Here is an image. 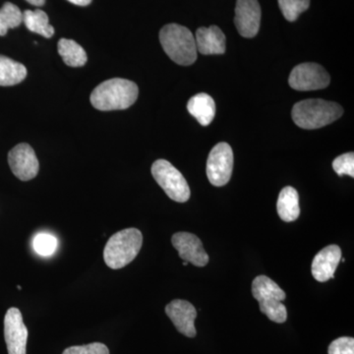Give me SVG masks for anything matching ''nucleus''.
Segmentation results:
<instances>
[{"mask_svg": "<svg viewBox=\"0 0 354 354\" xmlns=\"http://www.w3.org/2000/svg\"><path fill=\"white\" fill-rule=\"evenodd\" d=\"M138 86L132 81L113 78L95 88L91 94V102L99 111H122L130 108L138 99Z\"/></svg>", "mask_w": 354, "mask_h": 354, "instance_id": "1", "label": "nucleus"}, {"mask_svg": "<svg viewBox=\"0 0 354 354\" xmlns=\"http://www.w3.org/2000/svg\"><path fill=\"white\" fill-rule=\"evenodd\" d=\"M342 113L344 109L337 102L311 99L295 104L291 115L298 127L318 129L339 120Z\"/></svg>", "mask_w": 354, "mask_h": 354, "instance_id": "2", "label": "nucleus"}, {"mask_svg": "<svg viewBox=\"0 0 354 354\" xmlns=\"http://www.w3.org/2000/svg\"><path fill=\"white\" fill-rule=\"evenodd\" d=\"M143 244V234L134 227L114 234L104 249V259L111 269H122L138 255Z\"/></svg>", "mask_w": 354, "mask_h": 354, "instance_id": "3", "label": "nucleus"}, {"mask_svg": "<svg viewBox=\"0 0 354 354\" xmlns=\"http://www.w3.org/2000/svg\"><path fill=\"white\" fill-rule=\"evenodd\" d=\"M165 53L179 65H191L197 59L196 41L189 29L178 24L165 25L160 32Z\"/></svg>", "mask_w": 354, "mask_h": 354, "instance_id": "4", "label": "nucleus"}, {"mask_svg": "<svg viewBox=\"0 0 354 354\" xmlns=\"http://www.w3.org/2000/svg\"><path fill=\"white\" fill-rule=\"evenodd\" d=\"M252 295L259 302L260 310L272 322L283 324L288 319L286 307L281 301L286 298L278 283L266 276H258L252 283Z\"/></svg>", "mask_w": 354, "mask_h": 354, "instance_id": "5", "label": "nucleus"}, {"mask_svg": "<svg viewBox=\"0 0 354 354\" xmlns=\"http://www.w3.org/2000/svg\"><path fill=\"white\" fill-rule=\"evenodd\" d=\"M152 174L158 185L171 200L185 203L191 192L187 181L181 172L165 160H158L152 165Z\"/></svg>", "mask_w": 354, "mask_h": 354, "instance_id": "6", "label": "nucleus"}, {"mask_svg": "<svg viewBox=\"0 0 354 354\" xmlns=\"http://www.w3.org/2000/svg\"><path fill=\"white\" fill-rule=\"evenodd\" d=\"M234 169V153L227 143H218L212 149L207 160V176L216 187L225 185L230 180Z\"/></svg>", "mask_w": 354, "mask_h": 354, "instance_id": "7", "label": "nucleus"}, {"mask_svg": "<svg viewBox=\"0 0 354 354\" xmlns=\"http://www.w3.org/2000/svg\"><path fill=\"white\" fill-rule=\"evenodd\" d=\"M330 75L325 68L317 64L297 65L291 71L288 83L297 91H315L327 88L330 84Z\"/></svg>", "mask_w": 354, "mask_h": 354, "instance_id": "8", "label": "nucleus"}, {"mask_svg": "<svg viewBox=\"0 0 354 354\" xmlns=\"http://www.w3.org/2000/svg\"><path fill=\"white\" fill-rule=\"evenodd\" d=\"M4 337L8 354H27L28 330L18 308H10L4 318Z\"/></svg>", "mask_w": 354, "mask_h": 354, "instance_id": "9", "label": "nucleus"}, {"mask_svg": "<svg viewBox=\"0 0 354 354\" xmlns=\"http://www.w3.org/2000/svg\"><path fill=\"white\" fill-rule=\"evenodd\" d=\"M8 164L14 176L22 181H29L39 174V164L34 149L21 143L8 153Z\"/></svg>", "mask_w": 354, "mask_h": 354, "instance_id": "10", "label": "nucleus"}, {"mask_svg": "<svg viewBox=\"0 0 354 354\" xmlns=\"http://www.w3.org/2000/svg\"><path fill=\"white\" fill-rule=\"evenodd\" d=\"M235 26L244 38H254L261 24V7L258 0H237L235 6Z\"/></svg>", "mask_w": 354, "mask_h": 354, "instance_id": "11", "label": "nucleus"}, {"mask_svg": "<svg viewBox=\"0 0 354 354\" xmlns=\"http://www.w3.org/2000/svg\"><path fill=\"white\" fill-rule=\"evenodd\" d=\"M171 242L181 259L196 267H204L208 264L209 255L196 235L189 232H177L172 236Z\"/></svg>", "mask_w": 354, "mask_h": 354, "instance_id": "12", "label": "nucleus"}, {"mask_svg": "<svg viewBox=\"0 0 354 354\" xmlns=\"http://www.w3.org/2000/svg\"><path fill=\"white\" fill-rule=\"evenodd\" d=\"M165 313L180 334L188 337H196L194 322L197 311L190 302L181 299L172 300L165 307Z\"/></svg>", "mask_w": 354, "mask_h": 354, "instance_id": "13", "label": "nucleus"}, {"mask_svg": "<svg viewBox=\"0 0 354 354\" xmlns=\"http://www.w3.org/2000/svg\"><path fill=\"white\" fill-rule=\"evenodd\" d=\"M342 259V249L337 245H329L322 249L312 262L311 271L314 279L325 283L334 278L335 270Z\"/></svg>", "mask_w": 354, "mask_h": 354, "instance_id": "14", "label": "nucleus"}, {"mask_svg": "<svg viewBox=\"0 0 354 354\" xmlns=\"http://www.w3.org/2000/svg\"><path fill=\"white\" fill-rule=\"evenodd\" d=\"M197 51L201 55H223L225 53V36L220 28L211 26L199 28L195 37Z\"/></svg>", "mask_w": 354, "mask_h": 354, "instance_id": "15", "label": "nucleus"}, {"mask_svg": "<svg viewBox=\"0 0 354 354\" xmlns=\"http://www.w3.org/2000/svg\"><path fill=\"white\" fill-rule=\"evenodd\" d=\"M187 109L203 127H208L215 118V101L211 95L205 93H200L191 97L187 104Z\"/></svg>", "mask_w": 354, "mask_h": 354, "instance_id": "16", "label": "nucleus"}, {"mask_svg": "<svg viewBox=\"0 0 354 354\" xmlns=\"http://www.w3.org/2000/svg\"><path fill=\"white\" fill-rule=\"evenodd\" d=\"M277 209L279 218L286 223L297 220L300 215L299 196L297 191L291 186H286L279 195Z\"/></svg>", "mask_w": 354, "mask_h": 354, "instance_id": "17", "label": "nucleus"}, {"mask_svg": "<svg viewBox=\"0 0 354 354\" xmlns=\"http://www.w3.org/2000/svg\"><path fill=\"white\" fill-rule=\"evenodd\" d=\"M27 68L11 58L0 55V86L17 85L27 77Z\"/></svg>", "mask_w": 354, "mask_h": 354, "instance_id": "18", "label": "nucleus"}, {"mask_svg": "<svg viewBox=\"0 0 354 354\" xmlns=\"http://www.w3.org/2000/svg\"><path fill=\"white\" fill-rule=\"evenodd\" d=\"M57 48L64 64L68 66L81 67L87 62L88 57L85 50L73 39H60Z\"/></svg>", "mask_w": 354, "mask_h": 354, "instance_id": "19", "label": "nucleus"}, {"mask_svg": "<svg viewBox=\"0 0 354 354\" xmlns=\"http://www.w3.org/2000/svg\"><path fill=\"white\" fill-rule=\"evenodd\" d=\"M23 23L29 31L50 39L55 35V28L50 24L48 15L43 10H26L23 13Z\"/></svg>", "mask_w": 354, "mask_h": 354, "instance_id": "20", "label": "nucleus"}, {"mask_svg": "<svg viewBox=\"0 0 354 354\" xmlns=\"http://www.w3.org/2000/svg\"><path fill=\"white\" fill-rule=\"evenodd\" d=\"M23 23V13L11 2H6L0 8V36H6L9 29H14Z\"/></svg>", "mask_w": 354, "mask_h": 354, "instance_id": "21", "label": "nucleus"}, {"mask_svg": "<svg viewBox=\"0 0 354 354\" xmlns=\"http://www.w3.org/2000/svg\"><path fill=\"white\" fill-rule=\"evenodd\" d=\"M279 6L286 20L295 22L300 14L310 6V0H278Z\"/></svg>", "mask_w": 354, "mask_h": 354, "instance_id": "22", "label": "nucleus"}, {"mask_svg": "<svg viewBox=\"0 0 354 354\" xmlns=\"http://www.w3.org/2000/svg\"><path fill=\"white\" fill-rule=\"evenodd\" d=\"M57 239L53 235L39 234L32 241V248L41 256H50L57 249Z\"/></svg>", "mask_w": 354, "mask_h": 354, "instance_id": "23", "label": "nucleus"}, {"mask_svg": "<svg viewBox=\"0 0 354 354\" xmlns=\"http://www.w3.org/2000/svg\"><path fill=\"white\" fill-rule=\"evenodd\" d=\"M333 169L337 176L354 177V153H346L339 156L333 162Z\"/></svg>", "mask_w": 354, "mask_h": 354, "instance_id": "24", "label": "nucleus"}, {"mask_svg": "<svg viewBox=\"0 0 354 354\" xmlns=\"http://www.w3.org/2000/svg\"><path fill=\"white\" fill-rule=\"evenodd\" d=\"M62 354H109V349L102 342H93L85 346H70Z\"/></svg>", "mask_w": 354, "mask_h": 354, "instance_id": "25", "label": "nucleus"}, {"mask_svg": "<svg viewBox=\"0 0 354 354\" xmlns=\"http://www.w3.org/2000/svg\"><path fill=\"white\" fill-rule=\"evenodd\" d=\"M329 354H354L353 337H342L330 344Z\"/></svg>", "mask_w": 354, "mask_h": 354, "instance_id": "26", "label": "nucleus"}, {"mask_svg": "<svg viewBox=\"0 0 354 354\" xmlns=\"http://www.w3.org/2000/svg\"><path fill=\"white\" fill-rule=\"evenodd\" d=\"M67 1L71 2V3L78 6H87L92 2V0H67Z\"/></svg>", "mask_w": 354, "mask_h": 354, "instance_id": "27", "label": "nucleus"}, {"mask_svg": "<svg viewBox=\"0 0 354 354\" xmlns=\"http://www.w3.org/2000/svg\"><path fill=\"white\" fill-rule=\"evenodd\" d=\"M26 1L35 6H43L46 3V0H26Z\"/></svg>", "mask_w": 354, "mask_h": 354, "instance_id": "28", "label": "nucleus"}, {"mask_svg": "<svg viewBox=\"0 0 354 354\" xmlns=\"http://www.w3.org/2000/svg\"><path fill=\"white\" fill-rule=\"evenodd\" d=\"M187 265H188V262H186V261H184L183 266H187Z\"/></svg>", "mask_w": 354, "mask_h": 354, "instance_id": "29", "label": "nucleus"}]
</instances>
